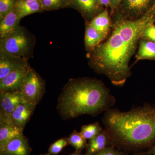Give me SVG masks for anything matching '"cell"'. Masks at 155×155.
<instances>
[{
	"instance_id": "cell-1",
	"label": "cell",
	"mask_w": 155,
	"mask_h": 155,
	"mask_svg": "<svg viewBox=\"0 0 155 155\" xmlns=\"http://www.w3.org/2000/svg\"><path fill=\"white\" fill-rule=\"evenodd\" d=\"M154 21L155 2L138 19L130 20L118 15L110 37L90 52V67L97 73L107 76L115 86H123L131 76L129 61L142 33Z\"/></svg>"
},
{
	"instance_id": "cell-2",
	"label": "cell",
	"mask_w": 155,
	"mask_h": 155,
	"mask_svg": "<svg viewBox=\"0 0 155 155\" xmlns=\"http://www.w3.org/2000/svg\"><path fill=\"white\" fill-rule=\"evenodd\" d=\"M102 121L111 146L124 152H140L155 144V106L145 104L126 112L110 108Z\"/></svg>"
},
{
	"instance_id": "cell-3",
	"label": "cell",
	"mask_w": 155,
	"mask_h": 155,
	"mask_svg": "<svg viewBox=\"0 0 155 155\" xmlns=\"http://www.w3.org/2000/svg\"><path fill=\"white\" fill-rule=\"evenodd\" d=\"M115 103V97L101 80L70 78L58 97L57 109L61 118L66 120L86 114L96 117Z\"/></svg>"
},
{
	"instance_id": "cell-4",
	"label": "cell",
	"mask_w": 155,
	"mask_h": 155,
	"mask_svg": "<svg viewBox=\"0 0 155 155\" xmlns=\"http://www.w3.org/2000/svg\"><path fill=\"white\" fill-rule=\"evenodd\" d=\"M35 43L33 35L19 24L8 36L0 40V52L28 60L32 57Z\"/></svg>"
},
{
	"instance_id": "cell-5",
	"label": "cell",
	"mask_w": 155,
	"mask_h": 155,
	"mask_svg": "<svg viewBox=\"0 0 155 155\" xmlns=\"http://www.w3.org/2000/svg\"><path fill=\"white\" fill-rule=\"evenodd\" d=\"M45 90V80L31 67L25 77L20 91L27 101L37 105L44 95Z\"/></svg>"
},
{
	"instance_id": "cell-6",
	"label": "cell",
	"mask_w": 155,
	"mask_h": 155,
	"mask_svg": "<svg viewBox=\"0 0 155 155\" xmlns=\"http://www.w3.org/2000/svg\"><path fill=\"white\" fill-rule=\"evenodd\" d=\"M25 101L21 91L0 92V123L8 122L13 111Z\"/></svg>"
},
{
	"instance_id": "cell-7",
	"label": "cell",
	"mask_w": 155,
	"mask_h": 155,
	"mask_svg": "<svg viewBox=\"0 0 155 155\" xmlns=\"http://www.w3.org/2000/svg\"><path fill=\"white\" fill-rule=\"evenodd\" d=\"M27 62L0 80V92L20 91L26 75L31 68Z\"/></svg>"
},
{
	"instance_id": "cell-8",
	"label": "cell",
	"mask_w": 155,
	"mask_h": 155,
	"mask_svg": "<svg viewBox=\"0 0 155 155\" xmlns=\"http://www.w3.org/2000/svg\"><path fill=\"white\" fill-rule=\"evenodd\" d=\"M154 0H123L121 3V17L127 19H138L153 5Z\"/></svg>"
},
{
	"instance_id": "cell-9",
	"label": "cell",
	"mask_w": 155,
	"mask_h": 155,
	"mask_svg": "<svg viewBox=\"0 0 155 155\" xmlns=\"http://www.w3.org/2000/svg\"><path fill=\"white\" fill-rule=\"evenodd\" d=\"M32 150L28 139L22 134L0 147V155H30Z\"/></svg>"
},
{
	"instance_id": "cell-10",
	"label": "cell",
	"mask_w": 155,
	"mask_h": 155,
	"mask_svg": "<svg viewBox=\"0 0 155 155\" xmlns=\"http://www.w3.org/2000/svg\"><path fill=\"white\" fill-rule=\"evenodd\" d=\"M36 105L28 101L23 102L11 114L8 122L17 127L24 129L33 115Z\"/></svg>"
},
{
	"instance_id": "cell-11",
	"label": "cell",
	"mask_w": 155,
	"mask_h": 155,
	"mask_svg": "<svg viewBox=\"0 0 155 155\" xmlns=\"http://www.w3.org/2000/svg\"><path fill=\"white\" fill-rule=\"evenodd\" d=\"M28 62L24 58L0 52V80Z\"/></svg>"
},
{
	"instance_id": "cell-12",
	"label": "cell",
	"mask_w": 155,
	"mask_h": 155,
	"mask_svg": "<svg viewBox=\"0 0 155 155\" xmlns=\"http://www.w3.org/2000/svg\"><path fill=\"white\" fill-rule=\"evenodd\" d=\"M70 1L71 8H74L79 11L87 20L91 21L97 14L102 12L101 11V6L97 4L96 0Z\"/></svg>"
},
{
	"instance_id": "cell-13",
	"label": "cell",
	"mask_w": 155,
	"mask_h": 155,
	"mask_svg": "<svg viewBox=\"0 0 155 155\" xmlns=\"http://www.w3.org/2000/svg\"><path fill=\"white\" fill-rule=\"evenodd\" d=\"M109 146H111L110 137L104 129L99 135L90 140L84 155H95Z\"/></svg>"
},
{
	"instance_id": "cell-14",
	"label": "cell",
	"mask_w": 155,
	"mask_h": 155,
	"mask_svg": "<svg viewBox=\"0 0 155 155\" xmlns=\"http://www.w3.org/2000/svg\"><path fill=\"white\" fill-rule=\"evenodd\" d=\"M15 10L20 20L31 14L44 12L41 0L35 1L17 0Z\"/></svg>"
},
{
	"instance_id": "cell-15",
	"label": "cell",
	"mask_w": 155,
	"mask_h": 155,
	"mask_svg": "<svg viewBox=\"0 0 155 155\" xmlns=\"http://www.w3.org/2000/svg\"><path fill=\"white\" fill-rule=\"evenodd\" d=\"M20 20L15 9L0 20V40L8 36L19 24Z\"/></svg>"
},
{
	"instance_id": "cell-16",
	"label": "cell",
	"mask_w": 155,
	"mask_h": 155,
	"mask_svg": "<svg viewBox=\"0 0 155 155\" xmlns=\"http://www.w3.org/2000/svg\"><path fill=\"white\" fill-rule=\"evenodd\" d=\"M23 130L10 122L0 123V147L15 137L23 134Z\"/></svg>"
},
{
	"instance_id": "cell-17",
	"label": "cell",
	"mask_w": 155,
	"mask_h": 155,
	"mask_svg": "<svg viewBox=\"0 0 155 155\" xmlns=\"http://www.w3.org/2000/svg\"><path fill=\"white\" fill-rule=\"evenodd\" d=\"M106 37L96 30L90 24L89 22L87 23L84 35V45L86 49L91 52Z\"/></svg>"
},
{
	"instance_id": "cell-18",
	"label": "cell",
	"mask_w": 155,
	"mask_h": 155,
	"mask_svg": "<svg viewBox=\"0 0 155 155\" xmlns=\"http://www.w3.org/2000/svg\"><path fill=\"white\" fill-rule=\"evenodd\" d=\"M89 22L99 32L107 36L111 26L110 19L107 10L102 11Z\"/></svg>"
},
{
	"instance_id": "cell-19",
	"label": "cell",
	"mask_w": 155,
	"mask_h": 155,
	"mask_svg": "<svg viewBox=\"0 0 155 155\" xmlns=\"http://www.w3.org/2000/svg\"><path fill=\"white\" fill-rule=\"evenodd\" d=\"M136 58L137 61L155 60V42L145 39H140L138 52Z\"/></svg>"
},
{
	"instance_id": "cell-20",
	"label": "cell",
	"mask_w": 155,
	"mask_h": 155,
	"mask_svg": "<svg viewBox=\"0 0 155 155\" xmlns=\"http://www.w3.org/2000/svg\"><path fill=\"white\" fill-rule=\"evenodd\" d=\"M69 144L75 148V151L81 152L84 149H86L88 143L80 132H78L77 130H73L69 137H68Z\"/></svg>"
},
{
	"instance_id": "cell-21",
	"label": "cell",
	"mask_w": 155,
	"mask_h": 155,
	"mask_svg": "<svg viewBox=\"0 0 155 155\" xmlns=\"http://www.w3.org/2000/svg\"><path fill=\"white\" fill-rule=\"evenodd\" d=\"M44 11L71 8L70 0H41Z\"/></svg>"
},
{
	"instance_id": "cell-22",
	"label": "cell",
	"mask_w": 155,
	"mask_h": 155,
	"mask_svg": "<svg viewBox=\"0 0 155 155\" xmlns=\"http://www.w3.org/2000/svg\"><path fill=\"white\" fill-rule=\"evenodd\" d=\"M103 130L98 122L88 125H84L81 127L80 133L85 139L90 140L99 135Z\"/></svg>"
},
{
	"instance_id": "cell-23",
	"label": "cell",
	"mask_w": 155,
	"mask_h": 155,
	"mask_svg": "<svg viewBox=\"0 0 155 155\" xmlns=\"http://www.w3.org/2000/svg\"><path fill=\"white\" fill-rule=\"evenodd\" d=\"M17 0H0V20L15 9Z\"/></svg>"
},
{
	"instance_id": "cell-24",
	"label": "cell",
	"mask_w": 155,
	"mask_h": 155,
	"mask_svg": "<svg viewBox=\"0 0 155 155\" xmlns=\"http://www.w3.org/2000/svg\"><path fill=\"white\" fill-rule=\"evenodd\" d=\"M68 145L69 144L68 138L62 137L51 145L49 148L48 153L50 155H58L61 152L64 148Z\"/></svg>"
},
{
	"instance_id": "cell-25",
	"label": "cell",
	"mask_w": 155,
	"mask_h": 155,
	"mask_svg": "<svg viewBox=\"0 0 155 155\" xmlns=\"http://www.w3.org/2000/svg\"><path fill=\"white\" fill-rule=\"evenodd\" d=\"M140 38L155 42V25H154L153 22L150 23L145 28L142 33Z\"/></svg>"
},
{
	"instance_id": "cell-26",
	"label": "cell",
	"mask_w": 155,
	"mask_h": 155,
	"mask_svg": "<svg viewBox=\"0 0 155 155\" xmlns=\"http://www.w3.org/2000/svg\"><path fill=\"white\" fill-rule=\"evenodd\" d=\"M125 153L114 146H109L95 155H124Z\"/></svg>"
},
{
	"instance_id": "cell-27",
	"label": "cell",
	"mask_w": 155,
	"mask_h": 155,
	"mask_svg": "<svg viewBox=\"0 0 155 155\" xmlns=\"http://www.w3.org/2000/svg\"><path fill=\"white\" fill-rule=\"evenodd\" d=\"M123 0H110V7L112 10H115L121 4Z\"/></svg>"
},
{
	"instance_id": "cell-28",
	"label": "cell",
	"mask_w": 155,
	"mask_h": 155,
	"mask_svg": "<svg viewBox=\"0 0 155 155\" xmlns=\"http://www.w3.org/2000/svg\"><path fill=\"white\" fill-rule=\"evenodd\" d=\"M97 2L99 5L105 6V7H110V0H96Z\"/></svg>"
},
{
	"instance_id": "cell-29",
	"label": "cell",
	"mask_w": 155,
	"mask_h": 155,
	"mask_svg": "<svg viewBox=\"0 0 155 155\" xmlns=\"http://www.w3.org/2000/svg\"><path fill=\"white\" fill-rule=\"evenodd\" d=\"M124 155H153L149 153L146 151L140 152L135 153H125V154Z\"/></svg>"
},
{
	"instance_id": "cell-30",
	"label": "cell",
	"mask_w": 155,
	"mask_h": 155,
	"mask_svg": "<svg viewBox=\"0 0 155 155\" xmlns=\"http://www.w3.org/2000/svg\"><path fill=\"white\" fill-rule=\"evenodd\" d=\"M148 153L153 155H155V144L147 151Z\"/></svg>"
},
{
	"instance_id": "cell-31",
	"label": "cell",
	"mask_w": 155,
	"mask_h": 155,
	"mask_svg": "<svg viewBox=\"0 0 155 155\" xmlns=\"http://www.w3.org/2000/svg\"><path fill=\"white\" fill-rule=\"evenodd\" d=\"M69 155H84L82 154L81 152H79L76 151H75V152L72 153L71 154Z\"/></svg>"
},
{
	"instance_id": "cell-32",
	"label": "cell",
	"mask_w": 155,
	"mask_h": 155,
	"mask_svg": "<svg viewBox=\"0 0 155 155\" xmlns=\"http://www.w3.org/2000/svg\"><path fill=\"white\" fill-rule=\"evenodd\" d=\"M39 155H50V154L48 153H45L41 154H40Z\"/></svg>"
},
{
	"instance_id": "cell-33",
	"label": "cell",
	"mask_w": 155,
	"mask_h": 155,
	"mask_svg": "<svg viewBox=\"0 0 155 155\" xmlns=\"http://www.w3.org/2000/svg\"><path fill=\"white\" fill-rule=\"evenodd\" d=\"M24 1H38V0H24Z\"/></svg>"
}]
</instances>
